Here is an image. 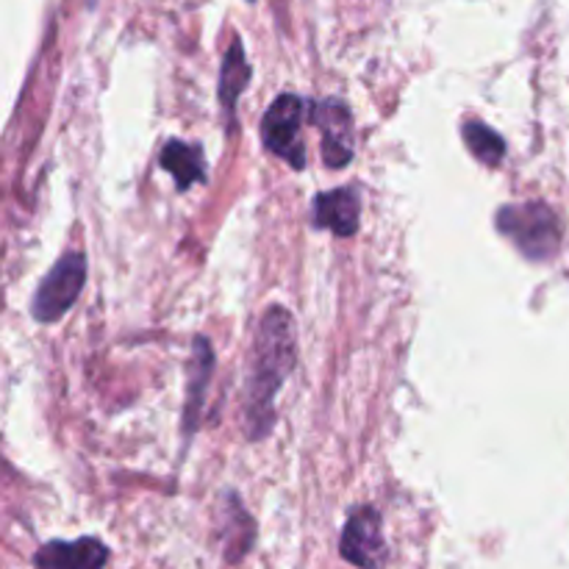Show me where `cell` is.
<instances>
[{
    "instance_id": "1",
    "label": "cell",
    "mask_w": 569,
    "mask_h": 569,
    "mask_svg": "<svg viewBox=\"0 0 569 569\" xmlns=\"http://www.w3.org/2000/svg\"><path fill=\"white\" fill-rule=\"evenodd\" d=\"M295 367V319L286 308L273 306L262 317L253 341L247 376V431L251 439L270 433L275 420V394Z\"/></svg>"
},
{
    "instance_id": "2",
    "label": "cell",
    "mask_w": 569,
    "mask_h": 569,
    "mask_svg": "<svg viewBox=\"0 0 569 569\" xmlns=\"http://www.w3.org/2000/svg\"><path fill=\"white\" fill-rule=\"evenodd\" d=\"M497 228L534 262H547L561 245V222L545 203L503 206Z\"/></svg>"
},
{
    "instance_id": "3",
    "label": "cell",
    "mask_w": 569,
    "mask_h": 569,
    "mask_svg": "<svg viewBox=\"0 0 569 569\" xmlns=\"http://www.w3.org/2000/svg\"><path fill=\"white\" fill-rule=\"evenodd\" d=\"M86 281V259L81 253H67L56 262V267L42 278L36 289L31 312L40 323H56L62 314L73 308Z\"/></svg>"
},
{
    "instance_id": "4",
    "label": "cell",
    "mask_w": 569,
    "mask_h": 569,
    "mask_svg": "<svg viewBox=\"0 0 569 569\" xmlns=\"http://www.w3.org/2000/svg\"><path fill=\"white\" fill-rule=\"evenodd\" d=\"M303 112H306L303 108V97L278 95L262 120V139L267 145V150H273L275 156L289 161L295 170L306 167V150H303L301 137Z\"/></svg>"
},
{
    "instance_id": "5",
    "label": "cell",
    "mask_w": 569,
    "mask_h": 569,
    "mask_svg": "<svg viewBox=\"0 0 569 569\" xmlns=\"http://www.w3.org/2000/svg\"><path fill=\"white\" fill-rule=\"evenodd\" d=\"M339 552L345 561L359 569H378L387 561V539H383L381 512L372 506H361L350 514L348 525L341 530Z\"/></svg>"
},
{
    "instance_id": "6",
    "label": "cell",
    "mask_w": 569,
    "mask_h": 569,
    "mask_svg": "<svg viewBox=\"0 0 569 569\" xmlns=\"http://www.w3.org/2000/svg\"><path fill=\"white\" fill-rule=\"evenodd\" d=\"M312 123L323 134V161L330 170L350 165L356 154L354 139V117H350L348 106L339 101H323L314 106Z\"/></svg>"
},
{
    "instance_id": "7",
    "label": "cell",
    "mask_w": 569,
    "mask_h": 569,
    "mask_svg": "<svg viewBox=\"0 0 569 569\" xmlns=\"http://www.w3.org/2000/svg\"><path fill=\"white\" fill-rule=\"evenodd\" d=\"M108 547L95 536L75 541H48L36 550L34 569H106Z\"/></svg>"
},
{
    "instance_id": "8",
    "label": "cell",
    "mask_w": 569,
    "mask_h": 569,
    "mask_svg": "<svg viewBox=\"0 0 569 569\" xmlns=\"http://www.w3.org/2000/svg\"><path fill=\"white\" fill-rule=\"evenodd\" d=\"M361 194L354 187H341L314 198L312 222L314 228H328L336 236H354L359 231Z\"/></svg>"
},
{
    "instance_id": "9",
    "label": "cell",
    "mask_w": 569,
    "mask_h": 569,
    "mask_svg": "<svg viewBox=\"0 0 569 569\" xmlns=\"http://www.w3.org/2000/svg\"><path fill=\"white\" fill-rule=\"evenodd\" d=\"M161 167L172 176L176 187L181 192H187L192 183H203L206 181V156L203 148L198 145H187V143H167L165 150H161Z\"/></svg>"
},
{
    "instance_id": "10",
    "label": "cell",
    "mask_w": 569,
    "mask_h": 569,
    "mask_svg": "<svg viewBox=\"0 0 569 569\" xmlns=\"http://www.w3.org/2000/svg\"><path fill=\"white\" fill-rule=\"evenodd\" d=\"M247 78H251V64H247L245 51H242V42L234 40L231 42V48H228L225 59H222V70H220V101L231 126H234L236 101H240V95L245 92Z\"/></svg>"
},
{
    "instance_id": "11",
    "label": "cell",
    "mask_w": 569,
    "mask_h": 569,
    "mask_svg": "<svg viewBox=\"0 0 569 569\" xmlns=\"http://www.w3.org/2000/svg\"><path fill=\"white\" fill-rule=\"evenodd\" d=\"M209 378H211V348H209V341L200 336V339H194L192 376H189V398H187V411H183V414H187V420H183L187 433H192L194 428H198V417H200V409H203Z\"/></svg>"
},
{
    "instance_id": "12",
    "label": "cell",
    "mask_w": 569,
    "mask_h": 569,
    "mask_svg": "<svg viewBox=\"0 0 569 569\" xmlns=\"http://www.w3.org/2000/svg\"><path fill=\"white\" fill-rule=\"evenodd\" d=\"M462 137L464 143L470 145L475 159L484 161V165L497 167L503 161V156H506V143H503V137L497 131H492V128H486L484 123H464Z\"/></svg>"
}]
</instances>
